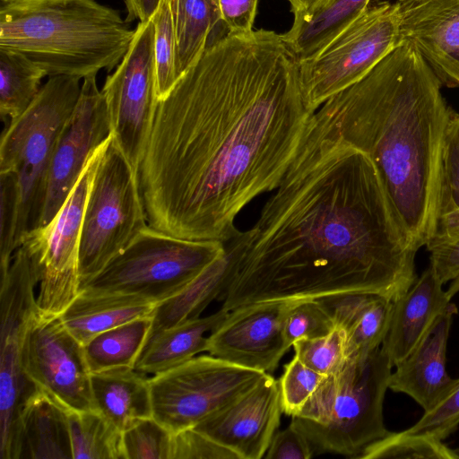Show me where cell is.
Wrapping results in <instances>:
<instances>
[{
    "label": "cell",
    "instance_id": "3957f363",
    "mask_svg": "<svg viewBox=\"0 0 459 459\" xmlns=\"http://www.w3.org/2000/svg\"><path fill=\"white\" fill-rule=\"evenodd\" d=\"M442 82L410 42L329 98L314 120L374 164L403 227L420 247L438 222L441 159L451 108Z\"/></svg>",
    "mask_w": 459,
    "mask_h": 459
},
{
    "label": "cell",
    "instance_id": "7402d4cb",
    "mask_svg": "<svg viewBox=\"0 0 459 459\" xmlns=\"http://www.w3.org/2000/svg\"><path fill=\"white\" fill-rule=\"evenodd\" d=\"M156 305L134 295L80 292L59 318L83 345L102 332L152 316Z\"/></svg>",
    "mask_w": 459,
    "mask_h": 459
},
{
    "label": "cell",
    "instance_id": "bcb514c9",
    "mask_svg": "<svg viewBox=\"0 0 459 459\" xmlns=\"http://www.w3.org/2000/svg\"><path fill=\"white\" fill-rule=\"evenodd\" d=\"M291 5L294 14L300 13L310 9L318 0H287Z\"/></svg>",
    "mask_w": 459,
    "mask_h": 459
},
{
    "label": "cell",
    "instance_id": "2e32d148",
    "mask_svg": "<svg viewBox=\"0 0 459 459\" xmlns=\"http://www.w3.org/2000/svg\"><path fill=\"white\" fill-rule=\"evenodd\" d=\"M283 412L279 380L271 374L194 429L229 449L238 459H260Z\"/></svg>",
    "mask_w": 459,
    "mask_h": 459
},
{
    "label": "cell",
    "instance_id": "484cf974",
    "mask_svg": "<svg viewBox=\"0 0 459 459\" xmlns=\"http://www.w3.org/2000/svg\"><path fill=\"white\" fill-rule=\"evenodd\" d=\"M231 273V262L225 249L221 256L180 291L156 305L146 342L167 329L198 317L213 299H219L230 280Z\"/></svg>",
    "mask_w": 459,
    "mask_h": 459
},
{
    "label": "cell",
    "instance_id": "74e56055",
    "mask_svg": "<svg viewBox=\"0 0 459 459\" xmlns=\"http://www.w3.org/2000/svg\"><path fill=\"white\" fill-rule=\"evenodd\" d=\"M325 377L294 356L278 379L283 412L291 417L299 413Z\"/></svg>",
    "mask_w": 459,
    "mask_h": 459
},
{
    "label": "cell",
    "instance_id": "ab89813d",
    "mask_svg": "<svg viewBox=\"0 0 459 459\" xmlns=\"http://www.w3.org/2000/svg\"><path fill=\"white\" fill-rule=\"evenodd\" d=\"M171 459H238L194 428L173 433Z\"/></svg>",
    "mask_w": 459,
    "mask_h": 459
},
{
    "label": "cell",
    "instance_id": "ba28073f",
    "mask_svg": "<svg viewBox=\"0 0 459 459\" xmlns=\"http://www.w3.org/2000/svg\"><path fill=\"white\" fill-rule=\"evenodd\" d=\"M148 226L137 175L111 137L85 206L79 251L81 285L97 275Z\"/></svg>",
    "mask_w": 459,
    "mask_h": 459
},
{
    "label": "cell",
    "instance_id": "44dd1931",
    "mask_svg": "<svg viewBox=\"0 0 459 459\" xmlns=\"http://www.w3.org/2000/svg\"><path fill=\"white\" fill-rule=\"evenodd\" d=\"M150 380L146 373L129 367L91 373L96 411L121 432L152 417Z\"/></svg>",
    "mask_w": 459,
    "mask_h": 459
},
{
    "label": "cell",
    "instance_id": "7c38bea8",
    "mask_svg": "<svg viewBox=\"0 0 459 459\" xmlns=\"http://www.w3.org/2000/svg\"><path fill=\"white\" fill-rule=\"evenodd\" d=\"M154 34L152 17L138 23L126 54L101 90L112 140L136 175L159 102Z\"/></svg>",
    "mask_w": 459,
    "mask_h": 459
},
{
    "label": "cell",
    "instance_id": "e0dca14e",
    "mask_svg": "<svg viewBox=\"0 0 459 459\" xmlns=\"http://www.w3.org/2000/svg\"><path fill=\"white\" fill-rule=\"evenodd\" d=\"M401 40L411 43L443 85L459 88V0H398Z\"/></svg>",
    "mask_w": 459,
    "mask_h": 459
},
{
    "label": "cell",
    "instance_id": "ee69618b",
    "mask_svg": "<svg viewBox=\"0 0 459 459\" xmlns=\"http://www.w3.org/2000/svg\"><path fill=\"white\" fill-rule=\"evenodd\" d=\"M160 0H125L127 14L126 23L138 19L140 22L150 20L156 12Z\"/></svg>",
    "mask_w": 459,
    "mask_h": 459
},
{
    "label": "cell",
    "instance_id": "d6a6232c",
    "mask_svg": "<svg viewBox=\"0 0 459 459\" xmlns=\"http://www.w3.org/2000/svg\"><path fill=\"white\" fill-rule=\"evenodd\" d=\"M335 327L333 315L321 299L292 300L284 318V335L290 346L302 339L326 335Z\"/></svg>",
    "mask_w": 459,
    "mask_h": 459
},
{
    "label": "cell",
    "instance_id": "277c9868",
    "mask_svg": "<svg viewBox=\"0 0 459 459\" xmlns=\"http://www.w3.org/2000/svg\"><path fill=\"white\" fill-rule=\"evenodd\" d=\"M134 34L117 11L95 0H13L0 10V48L23 54L49 77L110 72Z\"/></svg>",
    "mask_w": 459,
    "mask_h": 459
},
{
    "label": "cell",
    "instance_id": "6da1fadb",
    "mask_svg": "<svg viewBox=\"0 0 459 459\" xmlns=\"http://www.w3.org/2000/svg\"><path fill=\"white\" fill-rule=\"evenodd\" d=\"M313 110L282 34L227 33L158 102L137 179L148 225L226 244L238 213L275 190Z\"/></svg>",
    "mask_w": 459,
    "mask_h": 459
},
{
    "label": "cell",
    "instance_id": "f1b7e54d",
    "mask_svg": "<svg viewBox=\"0 0 459 459\" xmlns=\"http://www.w3.org/2000/svg\"><path fill=\"white\" fill-rule=\"evenodd\" d=\"M46 72L23 54L0 48V114L10 122L20 117L41 89Z\"/></svg>",
    "mask_w": 459,
    "mask_h": 459
},
{
    "label": "cell",
    "instance_id": "60d3db41",
    "mask_svg": "<svg viewBox=\"0 0 459 459\" xmlns=\"http://www.w3.org/2000/svg\"><path fill=\"white\" fill-rule=\"evenodd\" d=\"M314 448L304 433L292 422L276 432L264 457L266 459H309Z\"/></svg>",
    "mask_w": 459,
    "mask_h": 459
},
{
    "label": "cell",
    "instance_id": "5bb4252c",
    "mask_svg": "<svg viewBox=\"0 0 459 459\" xmlns=\"http://www.w3.org/2000/svg\"><path fill=\"white\" fill-rule=\"evenodd\" d=\"M111 136L106 101L96 75L83 78L74 112L51 160L40 227L49 223L75 186L91 153Z\"/></svg>",
    "mask_w": 459,
    "mask_h": 459
},
{
    "label": "cell",
    "instance_id": "d6986e66",
    "mask_svg": "<svg viewBox=\"0 0 459 459\" xmlns=\"http://www.w3.org/2000/svg\"><path fill=\"white\" fill-rule=\"evenodd\" d=\"M429 264L409 290L393 302L387 334L381 345L393 367L420 344L451 302Z\"/></svg>",
    "mask_w": 459,
    "mask_h": 459
},
{
    "label": "cell",
    "instance_id": "f35d334b",
    "mask_svg": "<svg viewBox=\"0 0 459 459\" xmlns=\"http://www.w3.org/2000/svg\"><path fill=\"white\" fill-rule=\"evenodd\" d=\"M459 426V378L454 379L448 390L430 410L406 430L426 433L441 440L447 438Z\"/></svg>",
    "mask_w": 459,
    "mask_h": 459
},
{
    "label": "cell",
    "instance_id": "1f68e13d",
    "mask_svg": "<svg viewBox=\"0 0 459 459\" xmlns=\"http://www.w3.org/2000/svg\"><path fill=\"white\" fill-rule=\"evenodd\" d=\"M457 217H459V113L451 108L442 150L438 221Z\"/></svg>",
    "mask_w": 459,
    "mask_h": 459
},
{
    "label": "cell",
    "instance_id": "4dcf8cb0",
    "mask_svg": "<svg viewBox=\"0 0 459 459\" xmlns=\"http://www.w3.org/2000/svg\"><path fill=\"white\" fill-rule=\"evenodd\" d=\"M357 458L459 459V449L452 448L426 433L405 430L388 432L368 445Z\"/></svg>",
    "mask_w": 459,
    "mask_h": 459
},
{
    "label": "cell",
    "instance_id": "9c48e42d",
    "mask_svg": "<svg viewBox=\"0 0 459 459\" xmlns=\"http://www.w3.org/2000/svg\"><path fill=\"white\" fill-rule=\"evenodd\" d=\"M401 42L396 4H369L319 52L299 62L307 105L316 110L361 79Z\"/></svg>",
    "mask_w": 459,
    "mask_h": 459
},
{
    "label": "cell",
    "instance_id": "52a82bcc",
    "mask_svg": "<svg viewBox=\"0 0 459 459\" xmlns=\"http://www.w3.org/2000/svg\"><path fill=\"white\" fill-rule=\"evenodd\" d=\"M225 252V244L187 240L145 228L80 292L134 295L155 304L172 297Z\"/></svg>",
    "mask_w": 459,
    "mask_h": 459
},
{
    "label": "cell",
    "instance_id": "7a4b0ae2",
    "mask_svg": "<svg viewBox=\"0 0 459 459\" xmlns=\"http://www.w3.org/2000/svg\"><path fill=\"white\" fill-rule=\"evenodd\" d=\"M420 247L400 222L370 159L313 117L255 223L225 244L222 308L369 293L395 301Z\"/></svg>",
    "mask_w": 459,
    "mask_h": 459
},
{
    "label": "cell",
    "instance_id": "d590c367",
    "mask_svg": "<svg viewBox=\"0 0 459 459\" xmlns=\"http://www.w3.org/2000/svg\"><path fill=\"white\" fill-rule=\"evenodd\" d=\"M173 433L153 417L142 419L123 432L126 459H171Z\"/></svg>",
    "mask_w": 459,
    "mask_h": 459
},
{
    "label": "cell",
    "instance_id": "8fae6325",
    "mask_svg": "<svg viewBox=\"0 0 459 459\" xmlns=\"http://www.w3.org/2000/svg\"><path fill=\"white\" fill-rule=\"evenodd\" d=\"M111 136L89 158L68 197L47 225L29 233L23 246L39 270L38 312L59 316L80 293L79 251L91 186Z\"/></svg>",
    "mask_w": 459,
    "mask_h": 459
},
{
    "label": "cell",
    "instance_id": "f6af8a7d",
    "mask_svg": "<svg viewBox=\"0 0 459 459\" xmlns=\"http://www.w3.org/2000/svg\"><path fill=\"white\" fill-rule=\"evenodd\" d=\"M435 236L443 238L459 237V217L439 221L433 237Z\"/></svg>",
    "mask_w": 459,
    "mask_h": 459
},
{
    "label": "cell",
    "instance_id": "30bf717a",
    "mask_svg": "<svg viewBox=\"0 0 459 459\" xmlns=\"http://www.w3.org/2000/svg\"><path fill=\"white\" fill-rule=\"evenodd\" d=\"M267 373L211 354L151 377L152 417L172 433L195 427L255 386Z\"/></svg>",
    "mask_w": 459,
    "mask_h": 459
},
{
    "label": "cell",
    "instance_id": "ffe728a7",
    "mask_svg": "<svg viewBox=\"0 0 459 459\" xmlns=\"http://www.w3.org/2000/svg\"><path fill=\"white\" fill-rule=\"evenodd\" d=\"M346 338L348 359L364 358L381 347L388 332L393 301L377 294L357 293L321 299Z\"/></svg>",
    "mask_w": 459,
    "mask_h": 459
},
{
    "label": "cell",
    "instance_id": "b9f144b4",
    "mask_svg": "<svg viewBox=\"0 0 459 459\" xmlns=\"http://www.w3.org/2000/svg\"><path fill=\"white\" fill-rule=\"evenodd\" d=\"M430 254V265L445 284L459 276V237H433L426 245Z\"/></svg>",
    "mask_w": 459,
    "mask_h": 459
},
{
    "label": "cell",
    "instance_id": "4fadbf2b",
    "mask_svg": "<svg viewBox=\"0 0 459 459\" xmlns=\"http://www.w3.org/2000/svg\"><path fill=\"white\" fill-rule=\"evenodd\" d=\"M20 359L34 385L68 411H96L82 344L59 316L38 311L23 327Z\"/></svg>",
    "mask_w": 459,
    "mask_h": 459
},
{
    "label": "cell",
    "instance_id": "c3c4849f",
    "mask_svg": "<svg viewBox=\"0 0 459 459\" xmlns=\"http://www.w3.org/2000/svg\"><path fill=\"white\" fill-rule=\"evenodd\" d=\"M11 1H13V0H2V3H6V2H11Z\"/></svg>",
    "mask_w": 459,
    "mask_h": 459
},
{
    "label": "cell",
    "instance_id": "f546056e",
    "mask_svg": "<svg viewBox=\"0 0 459 459\" xmlns=\"http://www.w3.org/2000/svg\"><path fill=\"white\" fill-rule=\"evenodd\" d=\"M73 459H126L123 432L97 411H68Z\"/></svg>",
    "mask_w": 459,
    "mask_h": 459
},
{
    "label": "cell",
    "instance_id": "9a60e30c",
    "mask_svg": "<svg viewBox=\"0 0 459 459\" xmlns=\"http://www.w3.org/2000/svg\"><path fill=\"white\" fill-rule=\"evenodd\" d=\"M291 301H264L230 311L208 335L206 351L238 366L273 373L290 348L283 326Z\"/></svg>",
    "mask_w": 459,
    "mask_h": 459
},
{
    "label": "cell",
    "instance_id": "ac0fdd59",
    "mask_svg": "<svg viewBox=\"0 0 459 459\" xmlns=\"http://www.w3.org/2000/svg\"><path fill=\"white\" fill-rule=\"evenodd\" d=\"M457 307L450 302L425 337L391 373L388 389L411 397L427 411L453 382L446 371V347Z\"/></svg>",
    "mask_w": 459,
    "mask_h": 459
},
{
    "label": "cell",
    "instance_id": "d4e9b609",
    "mask_svg": "<svg viewBox=\"0 0 459 459\" xmlns=\"http://www.w3.org/2000/svg\"><path fill=\"white\" fill-rule=\"evenodd\" d=\"M371 0H318L306 12L294 14L290 29L282 34L299 62L327 45L369 4Z\"/></svg>",
    "mask_w": 459,
    "mask_h": 459
},
{
    "label": "cell",
    "instance_id": "83f0119b",
    "mask_svg": "<svg viewBox=\"0 0 459 459\" xmlns=\"http://www.w3.org/2000/svg\"><path fill=\"white\" fill-rule=\"evenodd\" d=\"M152 316L102 332L82 345L91 373L134 368L149 334Z\"/></svg>",
    "mask_w": 459,
    "mask_h": 459
},
{
    "label": "cell",
    "instance_id": "e575fe53",
    "mask_svg": "<svg viewBox=\"0 0 459 459\" xmlns=\"http://www.w3.org/2000/svg\"><path fill=\"white\" fill-rule=\"evenodd\" d=\"M295 356L315 371L328 376L340 370L346 361V338L337 325L326 335L297 341Z\"/></svg>",
    "mask_w": 459,
    "mask_h": 459
},
{
    "label": "cell",
    "instance_id": "603a6c76",
    "mask_svg": "<svg viewBox=\"0 0 459 459\" xmlns=\"http://www.w3.org/2000/svg\"><path fill=\"white\" fill-rule=\"evenodd\" d=\"M23 458L73 459L68 410L37 389L27 400L21 416Z\"/></svg>",
    "mask_w": 459,
    "mask_h": 459
},
{
    "label": "cell",
    "instance_id": "4316f807",
    "mask_svg": "<svg viewBox=\"0 0 459 459\" xmlns=\"http://www.w3.org/2000/svg\"><path fill=\"white\" fill-rule=\"evenodd\" d=\"M177 80L199 58L221 22L216 0H170Z\"/></svg>",
    "mask_w": 459,
    "mask_h": 459
},
{
    "label": "cell",
    "instance_id": "8992f818",
    "mask_svg": "<svg viewBox=\"0 0 459 459\" xmlns=\"http://www.w3.org/2000/svg\"><path fill=\"white\" fill-rule=\"evenodd\" d=\"M80 80L49 77L30 108L2 134L0 172L13 171L19 182L18 248L40 226L52 157L79 99Z\"/></svg>",
    "mask_w": 459,
    "mask_h": 459
},
{
    "label": "cell",
    "instance_id": "cb8c5ba5",
    "mask_svg": "<svg viewBox=\"0 0 459 459\" xmlns=\"http://www.w3.org/2000/svg\"><path fill=\"white\" fill-rule=\"evenodd\" d=\"M229 312L221 307L214 314L187 319L158 333L144 344L134 368L155 375L206 351V334L220 325Z\"/></svg>",
    "mask_w": 459,
    "mask_h": 459
},
{
    "label": "cell",
    "instance_id": "8d00e7d4",
    "mask_svg": "<svg viewBox=\"0 0 459 459\" xmlns=\"http://www.w3.org/2000/svg\"><path fill=\"white\" fill-rule=\"evenodd\" d=\"M0 274L7 272L16 251V230L20 210V189L13 171L0 172Z\"/></svg>",
    "mask_w": 459,
    "mask_h": 459
},
{
    "label": "cell",
    "instance_id": "7bdbcfd3",
    "mask_svg": "<svg viewBox=\"0 0 459 459\" xmlns=\"http://www.w3.org/2000/svg\"><path fill=\"white\" fill-rule=\"evenodd\" d=\"M258 0H217L221 23L227 33L252 31Z\"/></svg>",
    "mask_w": 459,
    "mask_h": 459
},
{
    "label": "cell",
    "instance_id": "7dc6e473",
    "mask_svg": "<svg viewBox=\"0 0 459 459\" xmlns=\"http://www.w3.org/2000/svg\"><path fill=\"white\" fill-rule=\"evenodd\" d=\"M459 291V276L452 281L449 288L446 290V293L448 297L452 299V298Z\"/></svg>",
    "mask_w": 459,
    "mask_h": 459
},
{
    "label": "cell",
    "instance_id": "681fc988",
    "mask_svg": "<svg viewBox=\"0 0 459 459\" xmlns=\"http://www.w3.org/2000/svg\"><path fill=\"white\" fill-rule=\"evenodd\" d=\"M216 2H217V0H216Z\"/></svg>",
    "mask_w": 459,
    "mask_h": 459
},
{
    "label": "cell",
    "instance_id": "5b68a950",
    "mask_svg": "<svg viewBox=\"0 0 459 459\" xmlns=\"http://www.w3.org/2000/svg\"><path fill=\"white\" fill-rule=\"evenodd\" d=\"M392 368L381 347L364 358L348 359L322 380L291 422L314 451L357 458L389 432L383 404Z\"/></svg>",
    "mask_w": 459,
    "mask_h": 459
},
{
    "label": "cell",
    "instance_id": "836d02e7",
    "mask_svg": "<svg viewBox=\"0 0 459 459\" xmlns=\"http://www.w3.org/2000/svg\"><path fill=\"white\" fill-rule=\"evenodd\" d=\"M154 56L157 95L163 100L177 82L175 72V33L170 0H160L154 13Z\"/></svg>",
    "mask_w": 459,
    "mask_h": 459
}]
</instances>
